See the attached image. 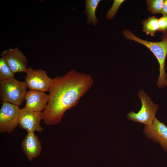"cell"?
I'll list each match as a JSON object with an SVG mask.
<instances>
[{
	"label": "cell",
	"mask_w": 167,
	"mask_h": 167,
	"mask_svg": "<svg viewBox=\"0 0 167 167\" xmlns=\"http://www.w3.org/2000/svg\"><path fill=\"white\" fill-rule=\"evenodd\" d=\"M93 84L90 75L73 70L54 78L49 101L42 112L45 124L48 126L59 124L66 111L76 105Z\"/></svg>",
	"instance_id": "obj_1"
},
{
	"label": "cell",
	"mask_w": 167,
	"mask_h": 167,
	"mask_svg": "<svg viewBox=\"0 0 167 167\" xmlns=\"http://www.w3.org/2000/svg\"><path fill=\"white\" fill-rule=\"evenodd\" d=\"M122 33L126 39L144 45L153 53L157 59L160 66V75L156 85L159 88L166 86L167 75L165 72V62L167 55V34H163L161 41L152 42L139 38L127 29L123 30Z\"/></svg>",
	"instance_id": "obj_2"
},
{
	"label": "cell",
	"mask_w": 167,
	"mask_h": 167,
	"mask_svg": "<svg viewBox=\"0 0 167 167\" xmlns=\"http://www.w3.org/2000/svg\"><path fill=\"white\" fill-rule=\"evenodd\" d=\"M25 81H20L15 78L0 81V98L2 103L8 102L19 106L25 100L27 92Z\"/></svg>",
	"instance_id": "obj_3"
},
{
	"label": "cell",
	"mask_w": 167,
	"mask_h": 167,
	"mask_svg": "<svg viewBox=\"0 0 167 167\" xmlns=\"http://www.w3.org/2000/svg\"><path fill=\"white\" fill-rule=\"evenodd\" d=\"M138 97L140 99L142 106L137 113L132 111L127 115V118L131 121L144 124L146 126L151 125L156 118L158 105L152 101L150 97L143 90H139Z\"/></svg>",
	"instance_id": "obj_4"
},
{
	"label": "cell",
	"mask_w": 167,
	"mask_h": 167,
	"mask_svg": "<svg viewBox=\"0 0 167 167\" xmlns=\"http://www.w3.org/2000/svg\"><path fill=\"white\" fill-rule=\"evenodd\" d=\"M20 109L18 106L6 102L0 110V132L11 133L18 125Z\"/></svg>",
	"instance_id": "obj_5"
},
{
	"label": "cell",
	"mask_w": 167,
	"mask_h": 167,
	"mask_svg": "<svg viewBox=\"0 0 167 167\" xmlns=\"http://www.w3.org/2000/svg\"><path fill=\"white\" fill-rule=\"evenodd\" d=\"M25 82L30 90L45 92L49 91L52 84L53 79L42 69L35 70L30 67L26 72Z\"/></svg>",
	"instance_id": "obj_6"
},
{
	"label": "cell",
	"mask_w": 167,
	"mask_h": 167,
	"mask_svg": "<svg viewBox=\"0 0 167 167\" xmlns=\"http://www.w3.org/2000/svg\"><path fill=\"white\" fill-rule=\"evenodd\" d=\"M42 119L41 112L33 111L24 108L20 109L18 125L21 128L26 130L28 133L41 132L43 130L40 124Z\"/></svg>",
	"instance_id": "obj_7"
},
{
	"label": "cell",
	"mask_w": 167,
	"mask_h": 167,
	"mask_svg": "<svg viewBox=\"0 0 167 167\" xmlns=\"http://www.w3.org/2000/svg\"><path fill=\"white\" fill-rule=\"evenodd\" d=\"M1 56L14 73L26 72L28 68L27 60L18 47L5 50L2 52Z\"/></svg>",
	"instance_id": "obj_8"
},
{
	"label": "cell",
	"mask_w": 167,
	"mask_h": 167,
	"mask_svg": "<svg viewBox=\"0 0 167 167\" xmlns=\"http://www.w3.org/2000/svg\"><path fill=\"white\" fill-rule=\"evenodd\" d=\"M143 132L148 138L159 143L167 152V126L164 123L156 117L151 125L144 127Z\"/></svg>",
	"instance_id": "obj_9"
},
{
	"label": "cell",
	"mask_w": 167,
	"mask_h": 167,
	"mask_svg": "<svg viewBox=\"0 0 167 167\" xmlns=\"http://www.w3.org/2000/svg\"><path fill=\"white\" fill-rule=\"evenodd\" d=\"M49 96L44 92L33 90L27 92L25 97L24 108L34 112H41L45 109Z\"/></svg>",
	"instance_id": "obj_10"
},
{
	"label": "cell",
	"mask_w": 167,
	"mask_h": 167,
	"mask_svg": "<svg viewBox=\"0 0 167 167\" xmlns=\"http://www.w3.org/2000/svg\"><path fill=\"white\" fill-rule=\"evenodd\" d=\"M21 145L24 152L30 161L40 155L41 143L34 132H28L23 140Z\"/></svg>",
	"instance_id": "obj_11"
},
{
	"label": "cell",
	"mask_w": 167,
	"mask_h": 167,
	"mask_svg": "<svg viewBox=\"0 0 167 167\" xmlns=\"http://www.w3.org/2000/svg\"><path fill=\"white\" fill-rule=\"evenodd\" d=\"M101 0H86L85 1V12L88 18L87 23L96 25L98 21L96 15V11Z\"/></svg>",
	"instance_id": "obj_12"
},
{
	"label": "cell",
	"mask_w": 167,
	"mask_h": 167,
	"mask_svg": "<svg viewBox=\"0 0 167 167\" xmlns=\"http://www.w3.org/2000/svg\"><path fill=\"white\" fill-rule=\"evenodd\" d=\"M158 19L154 16L149 17L142 22L143 31L148 35L153 36L159 29Z\"/></svg>",
	"instance_id": "obj_13"
},
{
	"label": "cell",
	"mask_w": 167,
	"mask_h": 167,
	"mask_svg": "<svg viewBox=\"0 0 167 167\" xmlns=\"http://www.w3.org/2000/svg\"><path fill=\"white\" fill-rule=\"evenodd\" d=\"M14 72L2 58H0V80L14 78Z\"/></svg>",
	"instance_id": "obj_14"
},
{
	"label": "cell",
	"mask_w": 167,
	"mask_h": 167,
	"mask_svg": "<svg viewBox=\"0 0 167 167\" xmlns=\"http://www.w3.org/2000/svg\"><path fill=\"white\" fill-rule=\"evenodd\" d=\"M148 10L153 14H161L164 4V0H147Z\"/></svg>",
	"instance_id": "obj_15"
},
{
	"label": "cell",
	"mask_w": 167,
	"mask_h": 167,
	"mask_svg": "<svg viewBox=\"0 0 167 167\" xmlns=\"http://www.w3.org/2000/svg\"><path fill=\"white\" fill-rule=\"evenodd\" d=\"M125 1V0H114L111 7L107 12V19L110 20L113 18L120 6Z\"/></svg>",
	"instance_id": "obj_16"
},
{
	"label": "cell",
	"mask_w": 167,
	"mask_h": 167,
	"mask_svg": "<svg viewBox=\"0 0 167 167\" xmlns=\"http://www.w3.org/2000/svg\"><path fill=\"white\" fill-rule=\"evenodd\" d=\"M159 32L163 34H167V16H162L158 19Z\"/></svg>",
	"instance_id": "obj_17"
},
{
	"label": "cell",
	"mask_w": 167,
	"mask_h": 167,
	"mask_svg": "<svg viewBox=\"0 0 167 167\" xmlns=\"http://www.w3.org/2000/svg\"><path fill=\"white\" fill-rule=\"evenodd\" d=\"M161 14L162 16H167V0H164V4Z\"/></svg>",
	"instance_id": "obj_18"
}]
</instances>
